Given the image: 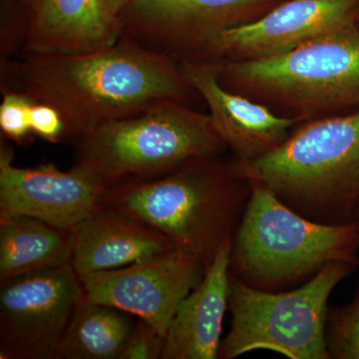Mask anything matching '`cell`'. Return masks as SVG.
I'll use <instances>...</instances> for the list:
<instances>
[{
	"label": "cell",
	"mask_w": 359,
	"mask_h": 359,
	"mask_svg": "<svg viewBox=\"0 0 359 359\" xmlns=\"http://www.w3.org/2000/svg\"><path fill=\"white\" fill-rule=\"evenodd\" d=\"M250 194L249 181L211 158L157 178L111 187L103 204L159 231L207 269L224 241L233 237Z\"/></svg>",
	"instance_id": "cell-3"
},
{
	"label": "cell",
	"mask_w": 359,
	"mask_h": 359,
	"mask_svg": "<svg viewBox=\"0 0 359 359\" xmlns=\"http://www.w3.org/2000/svg\"><path fill=\"white\" fill-rule=\"evenodd\" d=\"M244 214L231 237L230 273L252 289L283 292L299 287L328 264L359 266V228L304 218L266 187L250 182Z\"/></svg>",
	"instance_id": "cell-4"
},
{
	"label": "cell",
	"mask_w": 359,
	"mask_h": 359,
	"mask_svg": "<svg viewBox=\"0 0 359 359\" xmlns=\"http://www.w3.org/2000/svg\"><path fill=\"white\" fill-rule=\"evenodd\" d=\"M109 186L87 168L74 164L61 171L52 163L35 168L13 164V152L1 141L0 221L25 216L73 230L103 205Z\"/></svg>",
	"instance_id": "cell-10"
},
{
	"label": "cell",
	"mask_w": 359,
	"mask_h": 359,
	"mask_svg": "<svg viewBox=\"0 0 359 359\" xmlns=\"http://www.w3.org/2000/svg\"><path fill=\"white\" fill-rule=\"evenodd\" d=\"M165 337L148 321L137 318L126 348L120 359H161Z\"/></svg>",
	"instance_id": "cell-21"
},
{
	"label": "cell",
	"mask_w": 359,
	"mask_h": 359,
	"mask_svg": "<svg viewBox=\"0 0 359 359\" xmlns=\"http://www.w3.org/2000/svg\"><path fill=\"white\" fill-rule=\"evenodd\" d=\"M72 230L32 217L0 221V283L71 263Z\"/></svg>",
	"instance_id": "cell-17"
},
{
	"label": "cell",
	"mask_w": 359,
	"mask_h": 359,
	"mask_svg": "<svg viewBox=\"0 0 359 359\" xmlns=\"http://www.w3.org/2000/svg\"><path fill=\"white\" fill-rule=\"evenodd\" d=\"M30 126L33 135L50 143H60L66 137V125L60 111L49 104L33 103Z\"/></svg>",
	"instance_id": "cell-22"
},
{
	"label": "cell",
	"mask_w": 359,
	"mask_h": 359,
	"mask_svg": "<svg viewBox=\"0 0 359 359\" xmlns=\"http://www.w3.org/2000/svg\"><path fill=\"white\" fill-rule=\"evenodd\" d=\"M180 67L207 103L212 126L238 162L262 157L289 138L297 119L276 115L261 104L229 91L219 81L216 63L185 59Z\"/></svg>",
	"instance_id": "cell-12"
},
{
	"label": "cell",
	"mask_w": 359,
	"mask_h": 359,
	"mask_svg": "<svg viewBox=\"0 0 359 359\" xmlns=\"http://www.w3.org/2000/svg\"><path fill=\"white\" fill-rule=\"evenodd\" d=\"M221 82L301 111L359 103V29L355 25L259 59L216 63Z\"/></svg>",
	"instance_id": "cell-7"
},
{
	"label": "cell",
	"mask_w": 359,
	"mask_h": 359,
	"mask_svg": "<svg viewBox=\"0 0 359 359\" xmlns=\"http://www.w3.org/2000/svg\"><path fill=\"white\" fill-rule=\"evenodd\" d=\"M358 6V0H292L259 20L217 32L195 49L236 60L271 57L355 25Z\"/></svg>",
	"instance_id": "cell-11"
},
{
	"label": "cell",
	"mask_w": 359,
	"mask_h": 359,
	"mask_svg": "<svg viewBox=\"0 0 359 359\" xmlns=\"http://www.w3.org/2000/svg\"><path fill=\"white\" fill-rule=\"evenodd\" d=\"M229 165L304 218L351 223L359 201V112L309 123L262 157Z\"/></svg>",
	"instance_id": "cell-2"
},
{
	"label": "cell",
	"mask_w": 359,
	"mask_h": 359,
	"mask_svg": "<svg viewBox=\"0 0 359 359\" xmlns=\"http://www.w3.org/2000/svg\"><path fill=\"white\" fill-rule=\"evenodd\" d=\"M325 342L330 359H359V289L348 304L328 308Z\"/></svg>",
	"instance_id": "cell-19"
},
{
	"label": "cell",
	"mask_w": 359,
	"mask_h": 359,
	"mask_svg": "<svg viewBox=\"0 0 359 359\" xmlns=\"http://www.w3.org/2000/svg\"><path fill=\"white\" fill-rule=\"evenodd\" d=\"M33 103L30 97L21 92L4 91L0 104V129L7 139L16 143H27L33 133L30 115Z\"/></svg>",
	"instance_id": "cell-20"
},
{
	"label": "cell",
	"mask_w": 359,
	"mask_h": 359,
	"mask_svg": "<svg viewBox=\"0 0 359 359\" xmlns=\"http://www.w3.org/2000/svg\"><path fill=\"white\" fill-rule=\"evenodd\" d=\"M113 13L121 15L131 0H104Z\"/></svg>",
	"instance_id": "cell-23"
},
{
	"label": "cell",
	"mask_w": 359,
	"mask_h": 359,
	"mask_svg": "<svg viewBox=\"0 0 359 359\" xmlns=\"http://www.w3.org/2000/svg\"><path fill=\"white\" fill-rule=\"evenodd\" d=\"M353 222L358 224L359 228V201L358 205H356L355 211H354Z\"/></svg>",
	"instance_id": "cell-24"
},
{
	"label": "cell",
	"mask_w": 359,
	"mask_h": 359,
	"mask_svg": "<svg viewBox=\"0 0 359 359\" xmlns=\"http://www.w3.org/2000/svg\"><path fill=\"white\" fill-rule=\"evenodd\" d=\"M358 268L342 262L328 264L308 283L283 292L252 289L230 273L231 325L222 340L219 358L269 351L290 359H330L325 342L328 299Z\"/></svg>",
	"instance_id": "cell-6"
},
{
	"label": "cell",
	"mask_w": 359,
	"mask_h": 359,
	"mask_svg": "<svg viewBox=\"0 0 359 359\" xmlns=\"http://www.w3.org/2000/svg\"><path fill=\"white\" fill-rule=\"evenodd\" d=\"M72 233L71 264L79 276L124 268L176 248L159 231L104 204Z\"/></svg>",
	"instance_id": "cell-15"
},
{
	"label": "cell",
	"mask_w": 359,
	"mask_h": 359,
	"mask_svg": "<svg viewBox=\"0 0 359 359\" xmlns=\"http://www.w3.org/2000/svg\"><path fill=\"white\" fill-rule=\"evenodd\" d=\"M231 238H226L197 287L168 327L161 359H217L230 295Z\"/></svg>",
	"instance_id": "cell-16"
},
{
	"label": "cell",
	"mask_w": 359,
	"mask_h": 359,
	"mask_svg": "<svg viewBox=\"0 0 359 359\" xmlns=\"http://www.w3.org/2000/svg\"><path fill=\"white\" fill-rule=\"evenodd\" d=\"M268 0H131L120 18L124 36L158 51L163 45L197 48L244 11Z\"/></svg>",
	"instance_id": "cell-13"
},
{
	"label": "cell",
	"mask_w": 359,
	"mask_h": 359,
	"mask_svg": "<svg viewBox=\"0 0 359 359\" xmlns=\"http://www.w3.org/2000/svg\"><path fill=\"white\" fill-rule=\"evenodd\" d=\"M121 18L104 0H32L21 39L27 54H80L113 46Z\"/></svg>",
	"instance_id": "cell-14"
},
{
	"label": "cell",
	"mask_w": 359,
	"mask_h": 359,
	"mask_svg": "<svg viewBox=\"0 0 359 359\" xmlns=\"http://www.w3.org/2000/svg\"><path fill=\"white\" fill-rule=\"evenodd\" d=\"M2 76L6 91L60 111L66 137L76 140L163 99L183 103L194 90L170 56L124 35L113 46L88 53L26 54L6 61Z\"/></svg>",
	"instance_id": "cell-1"
},
{
	"label": "cell",
	"mask_w": 359,
	"mask_h": 359,
	"mask_svg": "<svg viewBox=\"0 0 359 359\" xmlns=\"http://www.w3.org/2000/svg\"><path fill=\"white\" fill-rule=\"evenodd\" d=\"M85 299L71 263L0 283V359H54Z\"/></svg>",
	"instance_id": "cell-8"
},
{
	"label": "cell",
	"mask_w": 359,
	"mask_h": 359,
	"mask_svg": "<svg viewBox=\"0 0 359 359\" xmlns=\"http://www.w3.org/2000/svg\"><path fill=\"white\" fill-rule=\"evenodd\" d=\"M210 115L163 99L139 114L106 123L77 140L75 164L109 188L157 178L193 161L226 152Z\"/></svg>",
	"instance_id": "cell-5"
},
{
	"label": "cell",
	"mask_w": 359,
	"mask_h": 359,
	"mask_svg": "<svg viewBox=\"0 0 359 359\" xmlns=\"http://www.w3.org/2000/svg\"><path fill=\"white\" fill-rule=\"evenodd\" d=\"M205 271L199 257L174 248L148 261L80 278L87 301L133 314L166 337L180 304L198 287Z\"/></svg>",
	"instance_id": "cell-9"
},
{
	"label": "cell",
	"mask_w": 359,
	"mask_h": 359,
	"mask_svg": "<svg viewBox=\"0 0 359 359\" xmlns=\"http://www.w3.org/2000/svg\"><path fill=\"white\" fill-rule=\"evenodd\" d=\"M136 318L122 309L85 299L63 335L54 359H120Z\"/></svg>",
	"instance_id": "cell-18"
}]
</instances>
